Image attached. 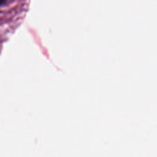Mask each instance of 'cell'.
<instances>
[{
	"label": "cell",
	"mask_w": 157,
	"mask_h": 157,
	"mask_svg": "<svg viewBox=\"0 0 157 157\" xmlns=\"http://www.w3.org/2000/svg\"><path fill=\"white\" fill-rule=\"evenodd\" d=\"M6 0H0V6L4 4L6 2Z\"/></svg>",
	"instance_id": "obj_1"
}]
</instances>
